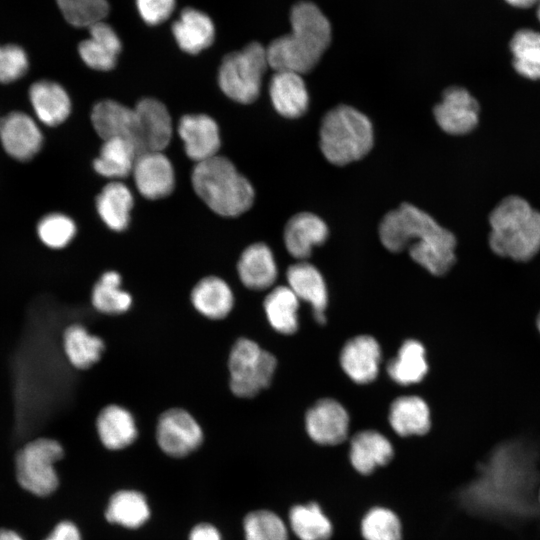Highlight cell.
<instances>
[{
  "mask_svg": "<svg viewBox=\"0 0 540 540\" xmlns=\"http://www.w3.org/2000/svg\"><path fill=\"white\" fill-rule=\"evenodd\" d=\"M534 443L513 439L497 445L480 463L475 478L459 492L469 513L505 524L536 518L540 474Z\"/></svg>",
  "mask_w": 540,
  "mask_h": 540,
  "instance_id": "6da1fadb",
  "label": "cell"
},
{
  "mask_svg": "<svg viewBox=\"0 0 540 540\" xmlns=\"http://www.w3.org/2000/svg\"><path fill=\"white\" fill-rule=\"evenodd\" d=\"M379 237L391 252L408 249L415 262L436 276L448 272L455 262L454 235L428 213L408 203L383 217Z\"/></svg>",
  "mask_w": 540,
  "mask_h": 540,
  "instance_id": "7a4b0ae2",
  "label": "cell"
},
{
  "mask_svg": "<svg viewBox=\"0 0 540 540\" xmlns=\"http://www.w3.org/2000/svg\"><path fill=\"white\" fill-rule=\"evenodd\" d=\"M291 31L266 48L269 67L300 75L311 71L331 42V25L312 2L300 1L290 11Z\"/></svg>",
  "mask_w": 540,
  "mask_h": 540,
  "instance_id": "3957f363",
  "label": "cell"
},
{
  "mask_svg": "<svg viewBox=\"0 0 540 540\" xmlns=\"http://www.w3.org/2000/svg\"><path fill=\"white\" fill-rule=\"evenodd\" d=\"M489 244L494 253L528 261L540 250V213L525 199H503L489 217Z\"/></svg>",
  "mask_w": 540,
  "mask_h": 540,
  "instance_id": "277c9868",
  "label": "cell"
},
{
  "mask_svg": "<svg viewBox=\"0 0 540 540\" xmlns=\"http://www.w3.org/2000/svg\"><path fill=\"white\" fill-rule=\"evenodd\" d=\"M192 185L205 204L221 216H238L254 202L250 182L223 156L216 155L197 163L192 172Z\"/></svg>",
  "mask_w": 540,
  "mask_h": 540,
  "instance_id": "5b68a950",
  "label": "cell"
},
{
  "mask_svg": "<svg viewBox=\"0 0 540 540\" xmlns=\"http://www.w3.org/2000/svg\"><path fill=\"white\" fill-rule=\"evenodd\" d=\"M319 135L323 155L335 165H346L363 158L374 141L369 118L347 105L336 106L325 114Z\"/></svg>",
  "mask_w": 540,
  "mask_h": 540,
  "instance_id": "8992f818",
  "label": "cell"
},
{
  "mask_svg": "<svg viewBox=\"0 0 540 540\" xmlns=\"http://www.w3.org/2000/svg\"><path fill=\"white\" fill-rule=\"evenodd\" d=\"M64 456L60 442L37 438L25 444L15 458V475L19 486L37 497H47L59 487L56 464Z\"/></svg>",
  "mask_w": 540,
  "mask_h": 540,
  "instance_id": "52a82bcc",
  "label": "cell"
},
{
  "mask_svg": "<svg viewBox=\"0 0 540 540\" xmlns=\"http://www.w3.org/2000/svg\"><path fill=\"white\" fill-rule=\"evenodd\" d=\"M269 67L266 48L252 42L227 54L219 67L218 83L230 99L249 104L260 94L262 77Z\"/></svg>",
  "mask_w": 540,
  "mask_h": 540,
  "instance_id": "ba28073f",
  "label": "cell"
},
{
  "mask_svg": "<svg viewBox=\"0 0 540 540\" xmlns=\"http://www.w3.org/2000/svg\"><path fill=\"white\" fill-rule=\"evenodd\" d=\"M277 367L275 356L249 338H239L228 357L229 385L240 398H251L269 387Z\"/></svg>",
  "mask_w": 540,
  "mask_h": 540,
  "instance_id": "9c48e42d",
  "label": "cell"
},
{
  "mask_svg": "<svg viewBox=\"0 0 540 540\" xmlns=\"http://www.w3.org/2000/svg\"><path fill=\"white\" fill-rule=\"evenodd\" d=\"M156 440L160 449L171 457H184L203 441V431L196 419L182 408L164 411L157 422Z\"/></svg>",
  "mask_w": 540,
  "mask_h": 540,
  "instance_id": "30bf717a",
  "label": "cell"
},
{
  "mask_svg": "<svg viewBox=\"0 0 540 540\" xmlns=\"http://www.w3.org/2000/svg\"><path fill=\"white\" fill-rule=\"evenodd\" d=\"M439 127L452 135L471 132L478 124L479 105L476 99L462 87H449L442 100L433 110Z\"/></svg>",
  "mask_w": 540,
  "mask_h": 540,
  "instance_id": "8fae6325",
  "label": "cell"
},
{
  "mask_svg": "<svg viewBox=\"0 0 540 540\" xmlns=\"http://www.w3.org/2000/svg\"><path fill=\"white\" fill-rule=\"evenodd\" d=\"M91 121L103 140H127L135 147L138 155L141 153L138 118L134 108L114 100H103L93 107Z\"/></svg>",
  "mask_w": 540,
  "mask_h": 540,
  "instance_id": "7c38bea8",
  "label": "cell"
},
{
  "mask_svg": "<svg viewBox=\"0 0 540 540\" xmlns=\"http://www.w3.org/2000/svg\"><path fill=\"white\" fill-rule=\"evenodd\" d=\"M305 426L314 442L321 445H337L348 435L349 416L339 402L325 398L316 402L307 411Z\"/></svg>",
  "mask_w": 540,
  "mask_h": 540,
  "instance_id": "4fadbf2b",
  "label": "cell"
},
{
  "mask_svg": "<svg viewBox=\"0 0 540 540\" xmlns=\"http://www.w3.org/2000/svg\"><path fill=\"white\" fill-rule=\"evenodd\" d=\"M132 173L138 191L145 198L152 200L163 198L174 189V169L162 151H148L139 154Z\"/></svg>",
  "mask_w": 540,
  "mask_h": 540,
  "instance_id": "5bb4252c",
  "label": "cell"
},
{
  "mask_svg": "<svg viewBox=\"0 0 540 540\" xmlns=\"http://www.w3.org/2000/svg\"><path fill=\"white\" fill-rule=\"evenodd\" d=\"M0 141L8 155L19 161H27L41 149L43 136L29 115L15 111L0 121Z\"/></svg>",
  "mask_w": 540,
  "mask_h": 540,
  "instance_id": "9a60e30c",
  "label": "cell"
},
{
  "mask_svg": "<svg viewBox=\"0 0 540 540\" xmlns=\"http://www.w3.org/2000/svg\"><path fill=\"white\" fill-rule=\"evenodd\" d=\"M178 134L187 156L199 163L217 155L220 148L219 128L214 119L204 114L184 115Z\"/></svg>",
  "mask_w": 540,
  "mask_h": 540,
  "instance_id": "2e32d148",
  "label": "cell"
},
{
  "mask_svg": "<svg viewBox=\"0 0 540 540\" xmlns=\"http://www.w3.org/2000/svg\"><path fill=\"white\" fill-rule=\"evenodd\" d=\"M134 110L138 118L141 153L166 148L173 132L166 106L157 99L143 98Z\"/></svg>",
  "mask_w": 540,
  "mask_h": 540,
  "instance_id": "e0dca14e",
  "label": "cell"
},
{
  "mask_svg": "<svg viewBox=\"0 0 540 540\" xmlns=\"http://www.w3.org/2000/svg\"><path fill=\"white\" fill-rule=\"evenodd\" d=\"M380 359V346L368 335L350 339L340 354L341 367L350 379L358 384H366L376 378Z\"/></svg>",
  "mask_w": 540,
  "mask_h": 540,
  "instance_id": "ac0fdd59",
  "label": "cell"
},
{
  "mask_svg": "<svg viewBox=\"0 0 540 540\" xmlns=\"http://www.w3.org/2000/svg\"><path fill=\"white\" fill-rule=\"evenodd\" d=\"M286 278L288 287L297 298L311 305L315 320L319 324H324L328 294L325 281L318 269L310 263L297 262L287 269Z\"/></svg>",
  "mask_w": 540,
  "mask_h": 540,
  "instance_id": "d6986e66",
  "label": "cell"
},
{
  "mask_svg": "<svg viewBox=\"0 0 540 540\" xmlns=\"http://www.w3.org/2000/svg\"><path fill=\"white\" fill-rule=\"evenodd\" d=\"M328 234V227L320 217L301 212L288 220L284 229V244L291 256L304 260L311 255L314 246L326 241Z\"/></svg>",
  "mask_w": 540,
  "mask_h": 540,
  "instance_id": "ffe728a7",
  "label": "cell"
},
{
  "mask_svg": "<svg viewBox=\"0 0 540 540\" xmlns=\"http://www.w3.org/2000/svg\"><path fill=\"white\" fill-rule=\"evenodd\" d=\"M88 29L90 37L78 46L81 59L95 70L113 69L121 51V41L117 33L104 20L90 25Z\"/></svg>",
  "mask_w": 540,
  "mask_h": 540,
  "instance_id": "44dd1931",
  "label": "cell"
},
{
  "mask_svg": "<svg viewBox=\"0 0 540 540\" xmlns=\"http://www.w3.org/2000/svg\"><path fill=\"white\" fill-rule=\"evenodd\" d=\"M237 271L242 284L255 291L270 288L278 275L273 252L265 243L248 246L238 260Z\"/></svg>",
  "mask_w": 540,
  "mask_h": 540,
  "instance_id": "7402d4cb",
  "label": "cell"
},
{
  "mask_svg": "<svg viewBox=\"0 0 540 540\" xmlns=\"http://www.w3.org/2000/svg\"><path fill=\"white\" fill-rule=\"evenodd\" d=\"M269 95L273 107L283 117H300L308 108V91L298 73L275 71L269 84Z\"/></svg>",
  "mask_w": 540,
  "mask_h": 540,
  "instance_id": "603a6c76",
  "label": "cell"
},
{
  "mask_svg": "<svg viewBox=\"0 0 540 540\" xmlns=\"http://www.w3.org/2000/svg\"><path fill=\"white\" fill-rule=\"evenodd\" d=\"M172 34L181 50L197 54L213 43L215 26L206 13L185 8L172 24Z\"/></svg>",
  "mask_w": 540,
  "mask_h": 540,
  "instance_id": "cb8c5ba5",
  "label": "cell"
},
{
  "mask_svg": "<svg viewBox=\"0 0 540 540\" xmlns=\"http://www.w3.org/2000/svg\"><path fill=\"white\" fill-rule=\"evenodd\" d=\"M96 429L101 443L109 450L128 447L138 435L132 413L116 404L108 405L100 411L96 420Z\"/></svg>",
  "mask_w": 540,
  "mask_h": 540,
  "instance_id": "d4e9b609",
  "label": "cell"
},
{
  "mask_svg": "<svg viewBox=\"0 0 540 540\" xmlns=\"http://www.w3.org/2000/svg\"><path fill=\"white\" fill-rule=\"evenodd\" d=\"M29 98L37 118L48 126L64 122L71 111L66 90L58 83L41 80L31 85Z\"/></svg>",
  "mask_w": 540,
  "mask_h": 540,
  "instance_id": "484cf974",
  "label": "cell"
},
{
  "mask_svg": "<svg viewBox=\"0 0 540 540\" xmlns=\"http://www.w3.org/2000/svg\"><path fill=\"white\" fill-rule=\"evenodd\" d=\"M390 441L377 431L365 430L354 435L350 443L349 459L356 471L367 475L386 465L393 457Z\"/></svg>",
  "mask_w": 540,
  "mask_h": 540,
  "instance_id": "4316f807",
  "label": "cell"
},
{
  "mask_svg": "<svg viewBox=\"0 0 540 540\" xmlns=\"http://www.w3.org/2000/svg\"><path fill=\"white\" fill-rule=\"evenodd\" d=\"M191 303L204 317L219 320L232 311L234 294L225 280L217 276H207L193 287Z\"/></svg>",
  "mask_w": 540,
  "mask_h": 540,
  "instance_id": "83f0119b",
  "label": "cell"
},
{
  "mask_svg": "<svg viewBox=\"0 0 540 540\" xmlns=\"http://www.w3.org/2000/svg\"><path fill=\"white\" fill-rule=\"evenodd\" d=\"M389 422L400 436L423 435L431 426L430 411L418 396L399 397L391 404Z\"/></svg>",
  "mask_w": 540,
  "mask_h": 540,
  "instance_id": "f1b7e54d",
  "label": "cell"
},
{
  "mask_svg": "<svg viewBox=\"0 0 540 540\" xmlns=\"http://www.w3.org/2000/svg\"><path fill=\"white\" fill-rule=\"evenodd\" d=\"M132 206L131 191L119 181L104 186L96 199L99 216L110 229L117 232L127 228Z\"/></svg>",
  "mask_w": 540,
  "mask_h": 540,
  "instance_id": "f546056e",
  "label": "cell"
},
{
  "mask_svg": "<svg viewBox=\"0 0 540 540\" xmlns=\"http://www.w3.org/2000/svg\"><path fill=\"white\" fill-rule=\"evenodd\" d=\"M266 318L278 333L290 335L297 331L299 299L288 286H277L263 302Z\"/></svg>",
  "mask_w": 540,
  "mask_h": 540,
  "instance_id": "4dcf8cb0",
  "label": "cell"
},
{
  "mask_svg": "<svg viewBox=\"0 0 540 540\" xmlns=\"http://www.w3.org/2000/svg\"><path fill=\"white\" fill-rule=\"evenodd\" d=\"M63 348L71 365L87 369L99 361L105 345L100 337L91 334L84 326L73 324L63 333Z\"/></svg>",
  "mask_w": 540,
  "mask_h": 540,
  "instance_id": "1f68e13d",
  "label": "cell"
},
{
  "mask_svg": "<svg viewBox=\"0 0 540 540\" xmlns=\"http://www.w3.org/2000/svg\"><path fill=\"white\" fill-rule=\"evenodd\" d=\"M106 520L126 528H138L150 517L145 496L135 490H120L114 493L105 511Z\"/></svg>",
  "mask_w": 540,
  "mask_h": 540,
  "instance_id": "d6a6232c",
  "label": "cell"
},
{
  "mask_svg": "<svg viewBox=\"0 0 540 540\" xmlns=\"http://www.w3.org/2000/svg\"><path fill=\"white\" fill-rule=\"evenodd\" d=\"M138 152L127 140H104L99 156L94 160L95 171L107 178H122L132 172Z\"/></svg>",
  "mask_w": 540,
  "mask_h": 540,
  "instance_id": "836d02e7",
  "label": "cell"
},
{
  "mask_svg": "<svg viewBox=\"0 0 540 540\" xmlns=\"http://www.w3.org/2000/svg\"><path fill=\"white\" fill-rule=\"evenodd\" d=\"M93 307L108 315L127 312L133 302L131 294L122 288L121 275L113 270L107 271L94 284L91 292Z\"/></svg>",
  "mask_w": 540,
  "mask_h": 540,
  "instance_id": "e575fe53",
  "label": "cell"
},
{
  "mask_svg": "<svg viewBox=\"0 0 540 540\" xmlns=\"http://www.w3.org/2000/svg\"><path fill=\"white\" fill-rule=\"evenodd\" d=\"M428 371L425 348L416 340H407L400 347L396 358L387 366L392 380L400 385L420 382Z\"/></svg>",
  "mask_w": 540,
  "mask_h": 540,
  "instance_id": "d590c367",
  "label": "cell"
},
{
  "mask_svg": "<svg viewBox=\"0 0 540 540\" xmlns=\"http://www.w3.org/2000/svg\"><path fill=\"white\" fill-rule=\"evenodd\" d=\"M289 523L300 540H328L333 532L331 521L315 502L293 506Z\"/></svg>",
  "mask_w": 540,
  "mask_h": 540,
  "instance_id": "8d00e7d4",
  "label": "cell"
},
{
  "mask_svg": "<svg viewBox=\"0 0 540 540\" xmlns=\"http://www.w3.org/2000/svg\"><path fill=\"white\" fill-rule=\"evenodd\" d=\"M515 70L528 79L540 80V32L519 29L510 41Z\"/></svg>",
  "mask_w": 540,
  "mask_h": 540,
  "instance_id": "74e56055",
  "label": "cell"
},
{
  "mask_svg": "<svg viewBox=\"0 0 540 540\" xmlns=\"http://www.w3.org/2000/svg\"><path fill=\"white\" fill-rule=\"evenodd\" d=\"M361 534L365 540H401V522L392 510L373 507L362 518Z\"/></svg>",
  "mask_w": 540,
  "mask_h": 540,
  "instance_id": "f35d334b",
  "label": "cell"
},
{
  "mask_svg": "<svg viewBox=\"0 0 540 540\" xmlns=\"http://www.w3.org/2000/svg\"><path fill=\"white\" fill-rule=\"evenodd\" d=\"M246 540H288V531L283 520L269 510L248 513L243 521Z\"/></svg>",
  "mask_w": 540,
  "mask_h": 540,
  "instance_id": "ab89813d",
  "label": "cell"
},
{
  "mask_svg": "<svg viewBox=\"0 0 540 540\" xmlns=\"http://www.w3.org/2000/svg\"><path fill=\"white\" fill-rule=\"evenodd\" d=\"M58 7L68 23L75 27L88 28L103 21L109 13L107 0H56Z\"/></svg>",
  "mask_w": 540,
  "mask_h": 540,
  "instance_id": "60d3db41",
  "label": "cell"
},
{
  "mask_svg": "<svg viewBox=\"0 0 540 540\" xmlns=\"http://www.w3.org/2000/svg\"><path fill=\"white\" fill-rule=\"evenodd\" d=\"M40 240L52 249L67 246L76 233L74 221L61 213H51L44 216L37 225Z\"/></svg>",
  "mask_w": 540,
  "mask_h": 540,
  "instance_id": "b9f144b4",
  "label": "cell"
},
{
  "mask_svg": "<svg viewBox=\"0 0 540 540\" xmlns=\"http://www.w3.org/2000/svg\"><path fill=\"white\" fill-rule=\"evenodd\" d=\"M29 66L23 48L15 44L0 45V82L10 83L21 78Z\"/></svg>",
  "mask_w": 540,
  "mask_h": 540,
  "instance_id": "7bdbcfd3",
  "label": "cell"
},
{
  "mask_svg": "<svg viewBox=\"0 0 540 540\" xmlns=\"http://www.w3.org/2000/svg\"><path fill=\"white\" fill-rule=\"evenodd\" d=\"M139 15L148 25L166 21L174 11L175 0H135Z\"/></svg>",
  "mask_w": 540,
  "mask_h": 540,
  "instance_id": "ee69618b",
  "label": "cell"
},
{
  "mask_svg": "<svg viewBox=\"0 0 540 540\" xmlns=\"http://www.w3.org/2000/svg\"><path fill=\"white\" fill-rule=\"evenodd\" d=\"M43 540H82L79 528L72 521L58 522Z\"/></svg>",
  "mask_w": 540,
  "mask_h": 540,
  "instance_id": "f6af8a7d",
  "label": "cell"
},
{
  "mask_svg": "<svg viewBox=\"0 0 540 540\" xmlns=\"http://www.w3.org/2000/svg\"><path fill=\"white\" fill-rule=\"evenodd\" d=\"M189 540H222L216 527L209 523L196 525L189 534Z\"/></svg>",
  "mask_w": 540,
  "mask_h": 540,
  "instance_id": "bcb514c9",
  "label": "cell"
},
{
  "mask_svg": "<svg viewBox=\"0 0 540 540\" xmlns=\"http://www.w3.org/2000/svg\"><path fill=\"white\" fill-rule=\"evenodd\" d=\"M0 540H24V538L14 530L0 528Z\"/></svg>",
  "mask_w": 540,
  "mask_h": 540,
  "instance_id": "7dc6e473",
  "label": "cell"
},
{
  "mask_svg": "<svg viewBox=\"0 0 540 540\" xmlns=\"http://www.w3.org/2000/svg\"><path fill=\"white\" fill-rule=\"evenodd\" d=\"M508 4L517 8H529L536 4L537 0H505Z\"/></svg>",
  "mask_w": 540,
  "mask_h": 540,
  "instance_id": "c3c4849f",
  "label": "cell"
},
{
  "mask_svg": "<svg viewBox=\"0 0 540 540\" xmlns=\"http://www.w3.org/2000/svg\"><path fill=\"white\" fill-rule=\"evenodd\" d=\"M536 4H537V17L540 21V0H537Z\"/></svg>",
  "mask_w": 540,
  "mask_h": 540,
  "instance_id": "681fc988",
  "label": "cell"
},
{
  "mask_svg": "<svg viewBox=\"0 0 540 540\" xmlns=\"http://www.w3.org/2000/svg\"><path fill=\"white\" fill-rule=\"evenodd\" d=\"M536 323H537V328H538V330L540 332V313H539V315L537 317V322Z\"/></svg>",
  "mask_w": 540,
  "mask_h": 540,
  "instance_id": "f907efd6",
  "label": "cell"
},
{
  "mask_svg": "<svg viewBox=\"0 0 540 540\" xmlns=\"http://www.w3.org/2000/svg\"><path fill=\"white\" fill-rule=\"evenodd\" d=\"M537 500H538V506H539V509H540V487H539V490H538Z\"/></svg>",
  "mask_w": 540,
  "mask_h": 540,
  "instance_id": "816d5d0a",
  "label": "cell"
}]
</instances>
